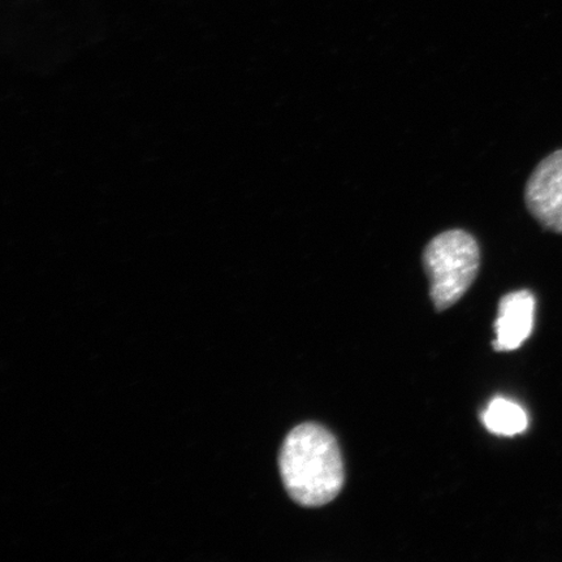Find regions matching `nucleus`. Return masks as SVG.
<instances>
[{
  "label": "nucleus",
  "instance_id": "nucleus-1",
  "mask_svg": "<svg viewBox=\"0 0 562 562\" xmlns=\"http://www.w3.org/2000/svg\"><path fill=\"white\" fill-rule=\"evenodd\" d=\"M281 480L292 501L302 507H322L339 496L346 473L334 435L316 424L288 434L279 457Z\"/></svg>",
  "mask_w": 562,
  "mask_h": 562
},
{
  "label": "nucleus",
  "instance_id": "nucleus-2",
  "mask_svg": "<svg viewBox=\"0 0 562 562\" xmlns=\"http://www.w3.org/2000/svg\"><path fill=\"white\" fill-rule=\"evenodd\" d=\"M424 266L435 308L447 311L474 283L481 266L480 245L465 231L442 232L426 246Z\"/></svg>",
  "mask_w": 562,
  "mask_h": 562
},
{
  "label": "nucleus",
  "instance_id": "nucleus-3",
  "mask_svg": "<svg viewBox=\"0 0 562 562\" xmlns=\"http://www.w3.org/2000/svg\"><path fill=\"white\" fill-rule=\"evenodd\" d=\"M526 206L542 226L562 234V150L540 161L527 181Z\"/></svg>",
  "mask_w": 562,
  "mask_h": 562
},
{
  "label": "nucleus",
  "instance_id": "nucleus-4",
  "mask_svg": "<svg viewBox=\"0 0 562 562\" xmlns=\"http://www.w3.org/2000/svg\"><path fill=\"white\" fill-rule=\"evenodd\" d=\"M536 315V297L529 291L507 294L498 305L495 322L496 340L494 347L498 351L516 350L529 339Z\"/></svg>",
  "mask_w": 562,
  "mask_h": 562
},
{
  "label": "nucleus",
  "instance_id": "nucleus-5",
  "mask_svg": "<svg viewBox=\"0 0 562 562\" xmlns=\"http://www.w3.org/2000/svg\"><path fill=\"white\" fill-rule=\"evenodd\" d=\"M487 430L501 437H515L529 426V418L521 406L507 398H495L483 413Z\"/></svg>",
  "mask_w": 562,
  "mask_h": 562
}]
</instances>
